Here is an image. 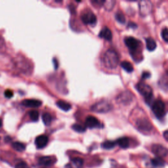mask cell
<instances>
[{
  "label": "cell",
  "mask_w": 168,
  "mask_h": 168,
  "mask_svg": "<svg viewBox=\"0 0 168 168\" xmlns=\"http://www.w3.org/2000/svg\"><path fill=\"white\" fill-rule=\"evenodd\" d=\"M53 62H54V65H55V70H57L58 67V64L57 63V61L56 60L55 58H54L53 59Z\"/></svg>",
  "instance_id": "obj_34"
},
{
  "label": "cell",
  "mask_w": 168,
  "mask_h": 168,
  "mask_svg": "<svg viewBox=\"0 0 168 168\" xmlns=\"http://www.w3.org/2000/svg\"><path fill=\"white\" fill-rule=\"evenodd\" d=\"M81 20L85 24H90L93 26L96 24L97 23V16L90 10L85 11L84 14H82Z\"/></svg>",
  "instance_id": "obj_6"
},
{
  "label": "cell",
  "mask_w": 168,
  "mask_h": 168,
  "mask_svg": "<svg viewBox=\"0 0 168 168\" xmlns=\"http://www.w3.org/2000/svg\"><path fill=\"white\" fill-rule=\"evenodd\" d=\"M5 97L8 98H11L13 96V92L11 90H7L5 91Z\"/></svg>",
  "instance_id": "obj_31"
},
{
  "label": "cell",
  "mask_w": 168,
  "mask_h": 168,
  "mask_svg": "<svg viewBox=\"0 0 168 168\" xmlns=\"http://www.w3.org/2000/svg\"><path fill=\"white\" fill-rule=\"evenodd\" d=\"M1 126H2V121L1 119H0V127H1Z\"/></svg>",
  "instance_id": "obj_37"
},
{
  "label": "cell",
  "mask_w": 168,
  "mask_h": 168,
  "mask_svg": "<svg viewBox=\"0 0 168 168\" xmlns=\"http://www.w3.org/2000/svg\"><path fill=\"white\" fill-rule=\"evenodd\" d=\"M72 130H74L75 131H76L78 133H84L86 130V128L85 127H84L81 126L80 124H75L74 125H72Z\"/></svg>",
  "instance_id": "obj_26"
},
{
  "label": "cell",
  "mask_w": 168,
  "mask_h": 168,
  "mask_svg": "<svg viewBox=\"0 0 168 168\" xmlns=\"http://www.w3.org/2000/svg\"><path fill=\"white\" fill-rule=\"evenodd\" d=\"M136 126L138 129L142 131H150L152 129V126L149 120L146 118H140L136 121Z\"/></svg>",
  "instance_id": "obj_7"
},
{
  "label": "cell",
  "mask_w": 168,
  "mask_h": 168,
  "mask_svg": "<svg viewBox=\"0 0 168 168\" xmlns=\"http://www.w3.org/2000/svg\"><path fill=\"white\" fill-rule=\"evenodd\" d=\"M15 168H30V167L25 162H21L16 164Z\"/></svg>",
  "instance_id": "obj_30"
},
{
  "label": "cell",
  "mask_w": 168,
  "mask_h": 168,
  "mask_svg": "<svg viewBox=\"0 0 168 168\" xmlns=\"http://www.w3.org/2000/svg\"><path fill=\"white\" fill-rule=\"evenodd\" d=\"M121 67L123 68L125 71H126L128 73H131L133 71V67L130 62L128 61H123L121 62Z\"/></svg>",
  "instance_id": "obj_20"
},
{
  "label": "cell",
  "mask_w": 168,
  "mask_h": 168,
  "mask_svg": "<svg viewBox=\"0 0 168 168\" xmlns=\"http://www.w3.org/2000/svg\"><path fill=\"white\" fill-rule=\"evenodd\" d=\"M125 44L131 51H136L139 46V41L133 37H127L124 39Z\"/></svg>",
  "instance_id": "obj_11"
},
{
  "label": "cell",
  "mask_w": 168,
  "mask_h": 168,
  "mask_svg": "<svg viewBox=\"0 0 168 168\" xmlns=\"http://www.w3.org/2000/svg\"><path fill=\"white\" fill-rule=\"evenodd\" d=\"M64 168H73V167H72V166L70 165V164H67V165H66Z\"/></svg>",
  "instance_id": "obj_36"
},
{
  "label": "cell",
  "mask_w": 168,
  "mask_h": 168,
  "mask_svg": "<svg viewBox=\"0 0 168 168\" xmlns=\"http://www.w3.org/2000/svg\"><path fill=\"white\" fill-rule=\"evenodd\" d=\"M56 104H57V106L60 108V109L66 112L69 111L72 108L71 105L70 104L63 101H58V102H57Z\"/></svg>",
  "instance_id": "obj_18"
},
{
  "label": "cell",
  "mask_w": 168,
  "mask_h": 168,
  "mask_svg": "<svg viewBox=\"0 0 168 168\" xmlns=\"http://www.w3.org/2000/svg\"><path fill=\"white\" fill-rule=\"evenodd\" d=\"M85 126L90 128V129L101 128L103 127L97 118L92 116H89L87 117L86 120H85Z\"/></svg>",
  "instance_id": "obj_10"
},
{
  "label": "cell",
  "mask_w": 168,
  "mask_h": 168,
  "mask_svg": "<svg viewBox=\"0 0 168 168\" xmlns=\"http://www.w3.org/2000/svg\"><path fill=\"white\" fill-rule=\"evenodd\" d=\"M117 143L121 149H127L130 146V140L127 137H121L118 139Z\"/></svg>",
  "instance_id": "obj_17"
},
{
  "label": "cell",
  "mask_w": 168,
  "mask_h": 168,
  "mask_svg": "<svg viewBox=\"0 0 168 168\" xmlns=\"http://www.w3.org/2000/svg\"><path fill=\"white\" fill-rule=\"evenodd\" d=\"M152 109L153 113L158 119H162L166 115V106L162 101L157 100L154 101L152 104Z\"/></svg>",
  "instance_id": "obj_3"
},
{
  "label": "cell",
  "mask_w": 168,
  "mask_h": 168,
  "mask_svg": "<svg viewBox=\"0 0 168 168\" xmlns=\"http://www.w3.org/2000/svg\"><path fill=\"white\" fill-rule=\"evenodd\" d=\"M12 147L15 150L19 151V152H23L26 149L25 145L22 143L20 142H15L12 144Z\"/></svg>",
  "instance_id": "obj_22"
},
{
  "label": "cell",
  "mask_w": 168,
  "mask_h": 168,
  "mask_svg": "<svg viewBox=\"0 0 168 168\" xmlns=\"http://www.w3.org/2000/svg\"><path fill=\"white\" fill-rule=\"evenodd\" d=\"M151 162H152V164L154 167H164L166 164L165 161L163 160L161 158H158V157H156L155 158L152 159L151 160Z\"/></svg>",
  "instance_id": "obj_19"
},
{
  "label": "cell",
  "mask_w": 168,
  "mask_h": 168,
  "mask_svg": "<svg viewBox=\"0 0 168 168\" xmlns=\"http://www.w3.org/2000/svg\"><path fill=\"white\" fill-rule=\"evenodd\" d=\"M164 138L166 139V140L167 141L168 140V131H165V132L164 133Z\"/></svg>",
  "instance_id": "obj_35"
},
{
  "label": "cell",
  "mask_w": 168,
  "mask_h": 168,
  "mask_svg": "<svg viewBox=\"0 0 168 168\" xmlns=\"http://www.w3.org/2000/svg\"><path fill=\"white\" fill-rule=\"evenodd\" d=\"M151 76V74L149 72H143L142 74V78L143 79H148L150 78Z\"/></svg>",
  "instance_id": "obj_32"
},
{
  "label": "cell",
  "mask_w": 168,
  "mask_h": 168,
  "mask_svg": "<svg viewBox=\"0 0 168 168\" xmlns=\"http://www.w3.org/2000/svg\"><path fill=\"white\" fill-rule=\"evenodd\" d=\"M112 108L111 104L106 101H99L93 104L91 107L92 111L97 113H106L109 112Z\"/></svg>",
  "instance_id": "obj_4"
},
{
  "label": "cell",
  "mask_w": 168,
  "mask_h": 168,
  "mask_svg": "<svg viewBox=\"0 0 168 168\" xmlns=\"http://www.w3.org/2000/svg\"><path fill=\"white\" fill-rule=\"evenodd\" d=\"M115 18H116V21L118 22L121 23V24H124V23L126 22V17H125L123 13H121L120 11H118L116 13V15H115Z\"/></svg>",
  "instance_id": "obj_25"
},
{
  "label": "cell",
  "mask_w": 168,
  "mask_h": 168,
  "mask_svg": "<svg viewBox=\"0 0 168 168\" xmlns=\"http://www.w3.org/2000/svg\"><path fill=\"white\" fill-rule=\"evenodd\" d=\"M42 120L46 126H49L50 125L52 121V116L49 113H44L42 115Z\"/></svg>",
  "instance_id": "obj_23"
},
{
  "label": "cell",
  "mask_w": 168,
  "mask_h": 168,
  "mask_svg": "<svg viewBox=\"0 0 168 168\" xmlns=\"http://www.w3.org/2000/svg\"><path fill=\"white\" fill-rule=\"evenodd\" d=\"M29 116L33 121H37L39 118V112L37 110H31L29 112Z\"/></svg>",
  "instance_id": "obj_27"
},
{
  "label": "cell",
  "mask_w": 168,
  "mask_h": 168,
  "mask_svg": "<svg viewBox=\"0 0 168 168\" xmlns=\"http://www.w3.org/2000/svg\"><path fill=\"white\" fill-rule=\"evenodd\" d=\"M128 26H129L130 28H133V29L137 28V25L135 24V23H134V22H130L129 24H128Z\"/></svg>",
  "instance_id": "obj_33"
},
{
  "label": "cell",
  "mask_w": 168,
  "mask_h": 168,
  "mask_svg": "<svg viewBox=\"0 0 168 168\" xmlns=\"http://www.w3.org/2000/svg\"><path fill=\"white\" fill-rule=\"evenodd\" d=\"M146 45L147 49L150 51L155 50L157 46L155 40L151 38H148L147 39H146Z\"/></svg>",
  "instance_id": "obj_16"
},
{
  "label": "cell",
  "mask_w": 168,
  "mask_h": 168,
  "mask_svg": "<svg viewBox=\"0 0 168 168\" xmlns=\"http://www.w3.org/2000/svg\"><path fill=\"white\" fill-rule=\"evenodd\" d=\"M72 162L74 164V165L75 167L78 168H81L84 165V161L83 159L81 158L76 157V158H74L72 159Z\"/></svg>",
  "instance_id": "obj_24"
},
{
  "label": "cell",
  "mask_w": 168,
  "mask_h": 168,
  "mask_svg": "<svg viewBox=\"0 0 168 168\" xmlns=\"http://www.w3.org/2000/svg\"><path fill=\"white\" fill-rule=\"evenodd\" d=\"M139 12L141 15L147 16L149 15L152 10V4L150 1H141L139 3Z\"/></svg>",
  "instance_id": "obj_5"
},
{
  "label": "cell",
  "mask_w": 168,
  "mask_h": 168,
  "mask_svg": "<svg viewBox=\"0 0 168 168\" xmlns=\"http://www.w3.org/2000/svg\"><path fill=\"white\" fill-rule=\"evenodd\" d=\"M152 152L158 158L166 157L167 154V150L166 147L161 144H154L152 147Z\"/></svg>",
  "instance_id": "obj_9"
},
{
  "label": "cell",
  "mask_w": 168,
  "mask_h": 168,
  "mask_svg": "<svg viewBox=\"0 0 168 168\" xmlns=\"http://www.w3.org/2000/svg\"><path fill=\"white\" fill-rule=\"evenodd\" d=\"M133 100V94L130 91H124L120 93L116 98V101L120 104H129Z\"/></svg>",
  "instance_id": "obj_8"
},
{
  "label": "cell",
  "mask_w": 168,
  "mask_h": 168,
  "mask_svg": "<svg viewBox=\"0 0 168 168\" xmlns=\"http://www.w3.org/2000/svg\"><path fill=\"white\" fill-rule=\"evenodd\" d=\"M48 137L45 135H41L36 138L35 144L37 149H41L44 148L48 143Z\"/></svg>",
  "instance_id": "obj_12"
},
{
  "label": "cell",
  "mask_w": 168,
  "mask_h": 168,
  "mask_svg": "<svg viewBox=\"0 0 168 168\" xmlns=\"http://www.w3.org/2000/svg\"><path fill=\"white\" fill-rule=\"evenodd\" d=\"M136 88L137 91L145 98L146 103L149 105L152 104L153 93L152 88L150 87V85L144 83V82H139L136 85Z\"/></svg>",
  "instance_id": "obj_2"
},
{
  "label": "cell",
  "mask_w": 168,
  "mask_h": 168,
  "mask_svg": "<svg viewBox=\"0 0 168 168\" xmlns=\"http://www.w3.org/2000/svg\"><path fill=\"white\" fill-rule=\"evenodd\" d=\"M41 101L36 99H25L22 102V105L29 108H38L41 105Z\"/></svg>",
  "instance_id": "obj_13"
},
{
  "label": "cell",
  "mask_w": 168,
  "mask_h": 168,
  "mask_svg": "<svg viewBox=\"0 0 168 168\" xmlns=\"http://www.w3.org/2000/svg\"><path fill=\"white\" fill-rule=\"evenodd\" d=\"M103 61L105 67L110 69H114L119 64V56L116 51L112 49H109L105 52Z\"/></svg>",
  "instance_id": "obj_1"
},
{
  "label": "cell",
  "mask_w": 168,
  "mask_h": 168,
  "mask_svg": "<svg viewBox=\"0 0 168 168\" xmlns=\"http://www.w3.org/2000/svg\"><path fill=\"white\" fill-rule=\"evenodd\" d=\"M116 146V142L112 141H106L102 143L101 147L103 149L105 150H110L112 149Z\"/></svg>",
  "instance_id": "obj_21"
},
{
  "label": "cell",
  "mask_w": 168,
  "mask_h": 168,
  "mask_svg": "<svg viewBox=\"0 0 168 168\" xmlns=\"http://www.w3.org/2000/svg\"><path fill=\"white\" fill-rule=\"evenodd\" d=\"M5 49V40H4V39L0 36V52L4 51Z\"/></svg>",
  "instance_id": "obj_29"
},
{
  "label": "cell",
  "mask_w": 168,
  "mask_h": 168,
  "mask_svg": "<svg viewBox=\"0 0 168 168\" xmlns=\"http://www.w3.org/2000/svg\"><path fill=\"white\" fill-rule=\"evenodd\" d=\"M162 37L164 40L166 42L168 41V30H167V28H165L162 30Z\"/></svg>",
  "instance_id": "obj_28"
},
{
  "label": "cell",
  "mask_w": 168,
  "mask_h": 168,
  "mask_svg": "<svg viewBox=\"0 0 168 168\" xmlns=\"http://www.w3.org/2000/svg\"><path fill=\"white\" fill-rule=\"evenodd\" d=\"M98 36H99V38H103L107 41H110L112 38V32L109 28L104 27L101 30Z\"/></svg>",
  "instance_id": "obj_14"
},
{
  "label": "cell",
  "mask_w": 168,
  "mask_h": 168,
  "mask_svg": "<svg viewBox=\"0 0 168 168\" xmlns=\"http://www.w3.org/2000/svg\"><path fill=\"white\" fill-rule=\"evenodd\" d=\"M55 163V160L51 156H44L39 159V164L43 166H51Z\"/></svg>",
  "instance_id": "obj_15"
}]
</instances>
